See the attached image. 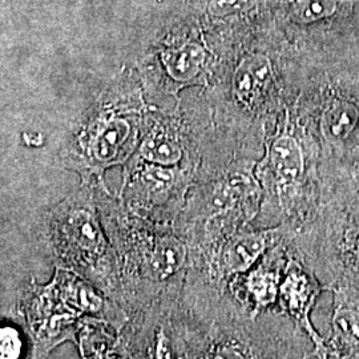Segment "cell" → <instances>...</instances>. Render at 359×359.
Listing matches in <instances>:
<instances>
[{
    "instance_id": "cell-3",
    "label": "cell",
    "mask_w": 359,
    "mask_h": 359,
    "mask_svg": "<svg viewBox=\"0 0 359 359\" xmlns=\"http://www.w3.org/2000/svg\"><path fill=\"white\" fill-rule=\"evenodd\" d=\"M217 53L192 11L172 15L151 28L139 43L132 67L148 102H179L189 88H206L217 67Z\"/></svg>"
},
{
    "instance_id": "cell-1",
    "label": "cell",
    "mask_w": 359,
    "mask_h": 359,
    "mask_svg": "<svg viewBox=\"0 0 359 359\" xmlns=\"http://www.w3.org/2000/svg\"><path fill=\"white\" fill-rule=\"evenodd\" d=\"M97 205L115 250L123 306L129 316L180 298L189 271L191 250L176 224L142 217L100 188Z\"/></svg>"
},
{
    "instance_id": "cell-4",
    "label": "cell",
    "mask_w": 359,
    "mask_h": 359,
    "mask_svg": "<svg viewBox=\"0 0 359 359\" xmlns=\"http://www.w3.org/2000/svg\"><path fill=\"white\" fill-rule=\"evenodd\" d=\"M44 238L57 266L76 271L124 308L115 250L100 217L96 185L80 184L46 212Z\"/></svg>"
},
{
    "instance_id": "cell-9",
    "label": "cell",
    "mask_w": 359,
    "mask_h": 359,
    "mask_svg": "<svg viewBox=\"0 0 359 359\" xmlns=\"http://www.w3.org/2000/svg\"><path fill=\"white\" fill-rule=\"evenodd\" d=\"M322 292H325V287L320 280L289 250L280 289L278 308L306 334L313 345L316 359H329L326 341L311 322V311Z\"/></svg>"
},
{
    "instance_id": "cell-17",
    "label": "cell",
    "mask_w": 359,
    "mask_h": 359,
    "mask_svg": "<svg viewBox=\"0 0 359 359\" xmlns=\"http://www.w3.org/2000/svg\"><path fill=\"white\" fill-rule=\"evenodd\" d=\"M23 140L26 142V145H34V147H40L43 144V136L38 133H23Z\"/></svg>"
},
{
    "instance_id": "cell-16",
    "label": "cell",
    "mask_w": 359,
    "mask_h": 359,
    "mask_svg": "<svg viewBox=\"0 0 359 359\" xmlns=\"http://www.w3.org/2000/svg\"><path fill=\"white\" fill-rule=\"evenodd\" d=\"M333 11V0H293L290 4V15L299 23L317 22Z\"/></svg>"
},
{
    "instance_id": "cell-2",
    "label": "cell",
    "mask_w": 359,
    "mask_h": 359,
    "mask_svg": "<svg viewBox=\"0 0 359 359\" xmlns=\"http://www.w3.org/2000/svg\"><path fill=\"white\" fill-rule=\"evenodd\" d=\"M149 107L137 72L124 65L79 116L59 152L62 167L79 175L80 184L111 193L104 175L137 151Z\"/></svg>"
},
{
    "instance_id": "cell-12",
    "label": "cell",
    "mask_w": 359,
    "mask_h": 359,
    "mask_svg": "<svg viewBox=\"0 0 359 359\" xmlns=\"http://www.w3.org/2000/svg\"><path fill=\"white\" fill-rule=\"evenodd\" d=\"M75 345L81 359H132L120 332L99 318L83 320Z\"/></svg>"
},
{
    "instance_id": "cell-8",
    "label": "cell",
    "mask_w": 359,
    "mask_h": 359,
    "mask_svg": "<svg viewBox=\"0 0 359 359\" xmlns=\"http://www.w3.org/2000/svg\"><path fill=\"white\" fill-rule=\"evenodd\" d=\"M120 334L132 359H184L185 323L181 297L130 314Z\"/></svg>"
},
{
    "instance_id": "cell-14",
    "label": "cell",
    "mask_w": 359,
    "mask_h": 359,
    "mask_svg": "<svg viewBox=\"0 0 359 359\" xmlns=\"http://www.w3.org/2000/svg\"><path fill=\"white\" fill-rule=\"evenodd\" d=\"M358 108L350 102L337 100L322 116L323 133L334 142H342L358 127Z\"/></svg>"
},
{
    "instance_id": "cell-10",
    "label": "cell",
    "mask_w": 359,
    "mask_h": 359,
    "mask_svg": "<svg viewBox=\"0 0 359 359\" xmlns=\"http://www.w3.org/2000/svg\"><path fill=\"white\" fill-rule=\"evenodd\" d=\"M289 256L286 240L273 246L256 265L228 283L231 297L253 317L278 306L283 271Z\"/></svg>"
},
{
    "instance_id": "cell-15",
    "label": "cell",
    "mask_w": 359,
    "mask_h": 359,
    "mask_svg": "<svg viewBox=\"0 0 359 359\" xmlns=\"http://www.w3.org/2000/svg\"><path fill=\"white\" fill-rule=\"evenodd\" d=\"M25 357V333L16 323L10 320H3L0 326V359H23Z\"/></svg>"
},
{
    "instance_id": "cell-6",
    "label": "cell",
    "mask_w": 359,
    "mask_h": 359,
    "mask_svg": "<svg viewBox=\"0 0 359 359\" xmlns=\"http://www.w3.org/2000/svg\"><path fill=\"white\" fill-rule=\"evenodd\" d=\"M197 169L165 167L130 158L123 167L117 198L142 217L164 224L177 221Z\"/></svg>"
},
{
    "instance_id": "cell-7",
    "label": "cell",
    "mask_w": 359,
    "mask_h": 359,
    "mask_svg": "<svg viewBox=\"0 0 359 359\" xmlns=\"http://www.w3.org/2000/svg\"><path fill=\"white\" fill-rule=\"evenodd\" d=\"M20 313L31 342L29 359L47 358L65 342L76 341L84 317L51 280L40 285L28 283L20 302Z\"/></svg>"
},
{
    "instance_id": "cell-13",
    "label": "cell",
    "mask_w": 359,
    "mask_h": 359,
    "mask_svg": "<svg viewBox=\"0 0 359 359\" xmlns=\"http://www.w3.org/2000/svg\"><path fill=\"white\" fill-rule=\"evenodd\" d=\"M259 0H188V8L204 28L212 47L231 22L252 13Z\"/></svg>"
},
{
    "instance_id": "cell-11",
    "label": "cell",
    "mask_w": 359,
    "mask_h": 359,
    "mask_svg": "<svg viewBox=\"0 0 359 359\" xmlns=\"http://www.w3.org/2000/svg\"><path fill=\"white\" fill-rule=\"evenodd\" d=\"M332 332L326 342L329 359H359V294L333 290Z\"/></svg>"
},
{
    "instance_id": "cell-5",
    "label": "cell",
    "mask_w": 359,
    "mask_h": 359,
    "mask_svg": "<svg viewBox=\"0 0 359 359\" xmlns=\"http://www.w3.org/2000/svg\"><path fill=\"white\" fill-rule=\"evenodd\" d=\"M210 128V109L203 90L196 100L148 108L142 139L132 158L165 167L197 169Z\"/></svg>"
}]
</instances>
